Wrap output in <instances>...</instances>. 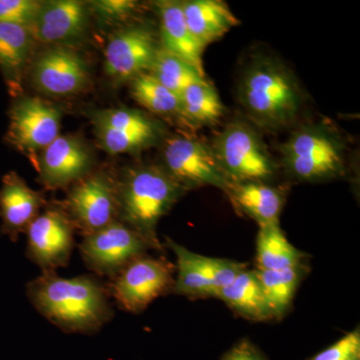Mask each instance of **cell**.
<instances>
[{
	"label": "cell",
	"instance_id": "6da1fadb",
	"mask_svg": "<svg viewBox=\"0 0 360 360\" xmlns=\"http://www.w3.org/2000/svg\"><path fill=\"white\" fill-rule=\"evenodd\" d=\"M34 309L66 333L92 335L113 319L108 285L94 276L65 278L56 271L41 274L26 285Z\"/></svg>",
	"mask_w": 360,
	"mask_h": 360
},
{
	"label": "cell",
	"instance_id": "7a4b0ae2",
	"mask_svg": "<svg viewBox=\"0 0 360 360\" xmlns=\"http://www.w3.org/2000/svg\"><path fill=\"white\" fill-rule=\"evenodd\" d=\"M238 98L251 122L269 130L290 127L302 110L303 92L297 78L281 59H251L238 84Z\"/></svg>",
	"mask_w": 360,
	"mask_h": 360
},
{
	"label": "cell",
	"instance_id": "3957f363",
	"mask_svg": "<svg viewBox=\"0 0 360 360\" xmlns=\"http://www.w3.org/2000/svg\"><path fill=\"white\" fill-rule=\"evenodd\" d=\"M186 191L161 167L132 168L118 181V220L162 250L156 226Z\"/></svg>",
	"mask_w": 360,
	"mask_h": 360
},
{
	"label": "cell",
	"instance_id": "277c9868",
	"mask_svg": "<svg viewBox=\"0 0 360 360\" xmlns=\"http://www.w3.org/2000/svg\"><path fill=\"white\" fill-rule=\"evenodd\" d=\"M281 160L291 176L321 181L345 170V146L336 132L323 124H309L293 131L281 148Z\"/></svg>",
	"mask_w": 360,
	"mask_h": 360
},
{
	"label": "cell",
	"instance_id": "5b68a950",
	"mask_svg": "<svg viewBox=\"0 0 360 360\" xmlns=\"http://www.w3.org/2000/svg\"><path fill=\"white\" fill-rule=\"evenodd\" d=\"M210 146L231 184L267 182L277 172L276 160L257 130L248 123H229Z\"/></svg>",
	"mask_w": 360,
	"mask_h": 360
},
{
	"label": "cell",
	"instance_id": "8992f818",
	"mask_svg": "<svg viewBox=\"0 0 360 360\" xmlns=\"http://www.w3.org/2000/svg\"><path fill=\"white\" fill-rule=\"evenodd\" d=\"M174 266L165 257L144 255L110 279V295L120 309L141 314L156 298L174 290Z\"/></svg>",
	"mask_w": 360,
	"mask_h": 360
},
{
	"label": "cell",
	"instance_id": "52a82bcc",
	"mask_svg": "<svg viewBox=\"0 0 360 360\" xmlns=\"http://www.w3.org/2000/svg\"><path fill=\"white\" fill-rule=\"evenodd\" d=\"M162 160L161 167L186 191L214 186L225 193L231 184L215 158L212 146L196 137H170L163 148Z\"/></svg>",
	"mask_w": 360,
	"mask_h": 360
},
{
	"label": "cell",
	"instance_id": "ba28073f",
	"mask_svg": "<svg viewBox=\"0 0 360 360\" xmlns=\"http://www.w3.org/2000/svg\"><path fill=\"white\" fill-rule=\"evenodd\" d=\"M148 250L153 248L148 241L120 220L84 236L79 245L87 269L110 281Z\"/></svg>",
	"mask_w": 360,
	"mask_h": 360
},
{
	"label": "cell",
	"instance_id": "9c48e42d",
	"mask_svg": "<svg viewBox=\"0 0 360 360\" xmlns=\"http://www.w3.org/2000/svg\"><path fill=\"white\" fill-rule=\"evenodd\" d=\"M118 181L103 174H89L73 184L63 210L82 236L118 220Z\"/></svg>",
	"mask_w": 360,
	"mask_h": 360
},
{
	"label": "cell",
	"instance_id": "30bf717a",
	"mask_svg": "<svg viewBox=\"0 0 360 360\" xmlns=\"http://www.w3.org/2000/svg\"><path fill=\"white\" fill-rule=\"evenodd\" d=\"M75 225L63 206L46 208L25 232L26 257L41 271H56L68 266L75 245Z\"/></svg>",
	"mask_w": 360,
	"mask_h": 360
},
{
	"label": "cell",
	"instance_id": "8fae6325",
	"mask_svg": "<svg viewBox=\"0 0 360 360\" xmlns=\"http://www.w3.org/2000/svg\"><path fill=\"white\" fill-rule=\"evenodd\" d=\"M60 111L46 101L18 99L9 113L7 141L25 155H37L60 135Z\"/></svg>",
	"mask_w": 360,
	"mask_h": 360
},
{
	"label": "cell",
	"instance_id": "7c38bea8",
	"mask_svg": "<svg viewBox=\"0 0 360 360\" xmlns=\"http://www.w3.org/2000/svg\"><path fill=\"white\" fill-rule=\"evenodd\" d=\"M158 49L151 27L130 25L116 32L108 41L104 52V70L116 82L134 80L149 72Z\"/></svg>",
	"mask_w": 360,
	"mask_h": 360
},
{
	"label": "cell",
	"instance_id": "4fadbf2b",
	"mask_svg": "<svg viewBox=\"0 0 360 360\" xmlns=\"http://www.w3.org/2000/svg\"><path fill=\"white\" fill-rule=\"evenodd\" d=\"M94 124L101 146L111 155L148 148L158 141L160 132L153 120L129 108L98 111L94 115Z\"/></svg>",
	"mask_w": 360,
	"mask_h": 360
},
{
	"label": "cell",
	"instance_id": "5bb4252c",
	"mask_svg": "<svg viewBox=\"0 0 360 360\" xmlns=\"http://www.w3.org/2000/svg\"><path fill=\"white\" fill-rule=\"evenodd\" d=\"M91 165L89 148L71 135H59L37 160L40 181L49 189L73 186L89 174Z\"/></svg>",
	"mask_w": 360,
	"mask_h": 360
},
{
	"label": "cell",
	"instance_id": "9a60e30c",
	"mask_svg": "<svg viewBox=\"0 0 360 360\" xmlns=\"http://www.w3.org/2000/svg\"><path fill=\"white\" fill-rule=\"evenodd\" d=\"M84 59L72 49L56 46L40 54L32 70L33 82L40 91L53 96L77 94L89 84Z\"/></svg>",
	"mask_w": 360,
	"mask_h": 360
},
{
	"label": "cell",
	"instance_id": "2e32d148",
	"mask_svg": "<svg viewBox=\"0 0 360 360\" xmlns=\"http://www.w3.org/2000/svg\"><path fill=\"white\" fill-rule=\"evenodd\" d=\"M44 202L41 193L30 188L18 174H6L0 187L1 233L11 240H18L20 234L26 232L37 219Z\"/></svg>",
	"mask_w": 360,
	"mask_h": 360
},
{
	"label": "cell",
	"instance_id": "e0dca14e",
	"mask_svg": "<svg viewBox=\"0 0 360 360\" xmlns=\"http://www.w3.org/2000/svg\"><path fill=\"white\" fill-rule=\"evenodd\" d=\"M87 8L77 0L42 2L30 27L33 39L42 44H56L79 37L87 25Z\"/></svg>",
	"mask_w": 360,
	"mask_h": 360
},
{
	"label": "cell",
	"instance_id": "ac0fdd59",
	"mask_svg": "<svg viewBox=\"0 0 360 360\" xmlns=\"http://www.w3.org/2000/svg\"><path fill=\"white\" fill-rule=\"evenodd\" d=\"M225 193L238 212L258 225L276 224L284 205V193L266 181L231 182Z\"/></svg>",
	"mask_w": 360,
	"mask_h": 360
},
{
	"label": "cell",
	"instance_id": "d6986e66",
	"mask_svg": "<svg viewBox=\"0 0 360 360\" xmlns=\"http://www.w3.org/2000/svg\"><path fill=\"white\" fill-rule=\"evenodd\" d=\"M156 6L160 20L161 47L184 59L205 75L202 60L205 47L189 32L181 2L160 1Z\"/></svg>",
	"mask_w": 360,
	"mask_h": 360
},
{
	"label": "cell",
	"instance_id": "ffe728a7",
	"mask_svg": "<svg viewBox=\"0 0 360 360\" xmlns=\"http://www.w3.org/2000/svg\"><path fill=\"white\" fill-rule=\"evenodd\" d=\"M181 7L189 32L205 49L239 25L229 6L220 0H189L181 2Z\"/></svg>",
	"mask_w": 360,
	"mask_h": 360
},
{
	"label": "cell",
	"instance_id": "44dd1931",
	"mask_svg": "<svg viewBox=\"0 0 360 360\" xmlns=\"http://www.w3.org/2000/svg\"><path fill=\"white\" fill-rule=\"evenodd\" d=\"M217 297L245 319L257 321L272 319L255 270H243Z\"/></svg>",
	"mask_w": 360,
	"mask_h": 360
},
{
	"label": "cell",
	"instance_id": "7402d4cb",
	"mask_svg": "<svg viewBox=\"0 0 360 360\" xmlns=\"http://www.w3.org/2000/svg\"><path fill=\"white\" fill-rule=\"evenodd\" d=\"M303 255L286 238L278 222L260 225L257 243V270L302 267Z\"/></svg>",
	"mask_w": 360,
	"mask_h": 360
},
{
	"label": "cell",
	"instance_id": "603a6c76",
	"mask_svg": "<svg viewBox=\"0 0 360 360\" xmlns=\"http://www.w3.org/2000/svg\"><path fill=\"white\" fill-rule=\"evenodd\" d=\"M224 111L219 92L207 80L191 85L180 96L179 116L194 127L215 124Z\"/></svg>",
	"mask_w": 360,
	"mask_h": 360
},
{
	"label": "cell",
	"instance_id": "cb8c5ba5",
	"mask_svg": "<svg viewBox=\"0 0 360 360\" xmlns=\"http://www.w3.org/2000/svg\"><path fill=\"white\" fill-rule=\"evenodd\" d=\"M32 40L30 28L0 22V70L9 84L20 78L30 59Z\"/></svg>",
	"mask_w": 360,
	"mask_h": 360
},
{
	"label": "cell",
	"instance_id": "d4e9b609",
	"mask_svg": "<svg viewBox=\"0 0 360 360\" xmlns=\"http://www.w3.org/2000/svg\"><path fill=\"white\" fill-rule=\"evenodd\" d=\"M302 269L255 270L272 319L283 317L288 311L302 279Z\"/></svg>",
	"mask_w": 360,
	"mask_h": 360
},
{
	"label": "cell",
	"instance_id": "484cf974",
	"mask_svg": "<svg viewBox=\"0 0 360 360\" xmlns=\"http://www.w3.org/2000/svg\"><path fill=\"white\" fill-rule=\"evenodd\" d=\"M148 73L179 97L187 87L206 80L205 73L161 46Z\"/></svg>",
	"mask_w": 360,
	"mask_h": 360
},
{
	"label": "cell",
	"instance_id": "4316f807",
	"mask_svg": "<svg viewBox=\"0 0 360 360\" xmlns=\"http://www.w3.org/2000/svg\"><path fill=\"white\" fill-rule=\"evenodd\" d=\"M167 245L174 251L177 262V277L174 292L189 297L215 296L214 290L207 276L196 262V253L167 238Z\"/></svg>",
	"mask_w": 360,
	"mask_h": 360
},
{
	"label": "cell",
	"instance_id": "83f0119b",
	"mask_svg": "<svg viewBox=\"0 0 360 360\" xmlns=\"http://www.w3.org/2000/svg\"><path fill=\"white\" fill-rule=\"evenodd\" d=\"M131 82V96L146 110L156 115H179L180 97L150 73H143Z\"/></svg>",
	"mask_w": 360,
	"mask_h": 360
},
{
	"label": "cell",
	"instance_id": "f1b7e54d",
	"mask_svg": "<svg viewBox=\"0 0 360 360\" xmlns=\"http://www.w3.org/2000/svg\"><path fill=\"white\" fill-rule=\"evenodd\" d=\"M196 262L203 274L212 283L215 296L222 288H226L236 277L245 269L246 265L233 260L207 257L196 253Z\"/></svg>",
	"mask_w": 360,
	"mask_h": 360
},
{
	"label": "cell",
	"instance_id": "f546056e",
	"mask_svg": "<svg viewBox=\"0 0 360 360\" xmlns=\"http://www.w3.org/2000/svg\"><path fill=\"white\" fill-rule=\"evenodd\" d=\"M41 4L35 0H0V22L30 28Z\"/></svg>",
	"mask_w": 360,
	"mask_h": 360
},
{
	"label": "cell",
	"instance_id": "4dcf8cb0",
	"mask_svg": "<svg viewBox=\"0 0 360 360\" xmlns=\"http://www.w3.org/2000/svg\"><path fill=\"white\" fill-rule=\"evenodd\" d=\"M360 357L359 329H355L340 338L338 342L309 360H345Z\"/></svg>",
	"mask_w": 360,
	"mask_h": 360
},
{
	"label": "cell",
	"instance_id": "1f68e13d",
	"mask_svg": "<svg viewBox=\"0 0 360 360\" xmlns=\"http://www.w3.org/2000/svg\"><path fill=\"white\" fill-rule=\"evenodd\" d=\"M96 13L108 20H123L134 13L137 2L131 0H99L91 2Z\"/></svg>",
	"mask_w": 360,
	"mask_h": 360
},
{
	"label": "cell",
	"instance_id": "d6a6232c",
	"mask_svg": "<svg viewBox=\"0 0 360 360\" xmlns=\"http://www.w3.org/2000/svg\"><path fill=\"white\" fill-rule=\"evenodd\" d=\"M222 360H266L250 341L243 340L231 348Z\"/></svg>",
	"mask_w": 360,
	"mask_h": 360
},
{
	"label": "cell",
	"instance_id": "836d02e7",
	"mask_svg": "<svg viewBox=\"0 0 360 360\" xmlns=\"http://www.w3.org/2000/svg\"><path fill=\"white\" fill-rule=\"evenodd\" d=\"M345 360H360V357H356V359H345Z\"/></svg>",
	"mask_w": 360,
	"mask_h": 360
}]
</instances>
